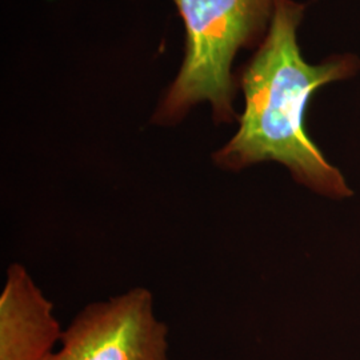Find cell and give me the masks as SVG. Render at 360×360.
<instances>
[{
  "instance_id": "obj_1",
  "label": "cell",
  "mask_w": 360,
  "mask_h": 360,
  "mask_svg": "<svg viewBox=\"0 0 360 360\" xmlns=\"http://www.w3.org/2000/svg\"><path fill=\"white\" fill-rule=\"evenodd\" d=\"M304 6L274 0L267 37L242 75L245 111L240 126L214 154L219 167L238 171L260 162H278L294 179L316 193L351 195L345 178L323 156L306 129L309 99L323 86L352 75L359 63L351 55L309 65L296 40Z\"/></svg>"
},
{
  "instance_id": "obj_3",
  "label": "cell",
  "mask_w": 360,
  "mask_h": 360,
  "mask_svg": "<svg viewBox=\"0 0 360 360\" xmlns=\"http://www.w3.org/2000/svg\"><path fill=\"white\" fill-rule=\"evenodd\" d=\"M167 326L147 288H132L83 309L50 360H168Z\"/></svg>"
},
{
  "instance_id": "obj_2",
  "label": "cell",
  "mask_w": 360,
  "mask_h": 360,
  "mask_svg": "<svg viewBox=\"0 0 360 360\" xmlns=\"http://www.w3.org/2000/svg\"><path fill=\"white\" fill-rule=\"evenodd\" d=\"M174 1L186 27L184 60L153 119L156 124L172 126L193 105L208 102L217 123L233 122V58L264 34L274 0Z\"/></svg>"
},
{
  "instance_id": "obj_4",
  "label": "cell",
  "mask_w": 360,
  "mask_h": 360,
  "mask_svg": "<svg viewBox=\"0 0 360 360\" xmlns=\"http://www.w3.org/2000/svg\"><path fill=\"white\" fill-rule=\"evenodd\" d=\"M62 335L51 302L22 264H11L0 295V360H50Z\"/></svg>"
}]
</instances>
